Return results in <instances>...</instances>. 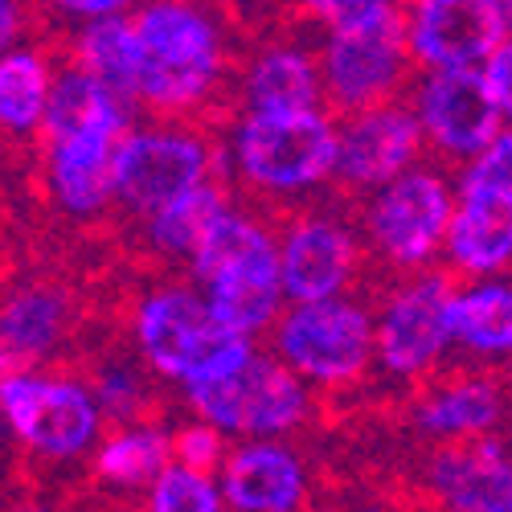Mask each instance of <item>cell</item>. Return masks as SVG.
I'll use <instances>...</instances> for the list:
<instances>
[{
	"instance_id": "6da1fadb",
	"label": "cell",
	"mask_w": 512,
	"mask_h": 512,
	"mask_svg": "<svg viewBox=\"0 0 512 512\" xmlns=\"http://www.w3.org/2000/svg\"><path fill=\"white\" fill-rule=\"evenodd\" d=\"M140 111L197 119L230 82V41L222 21L197 0H140Z\"/></svg>"
},
{
	"instance_id": "7a4b0ae2",
	"label": "cell",
	"mask_w": 512,
	"mask_h": 512,
	"mask_svg": "<svg viewBox=\"0 0 512 512\" xmlns=\"http://www.w3.org/2000/svg\"><path fill=\"white\" fill-rule=\"evenodd\" d=\"M222 168L254 205H300L336 177V111H250L226 127Z\"/></svg>"
},
{
	"instance_id": "3957f363",
	"label": "cell",
	"mask_w": 512,
	"mask_h": 512,
	"mask_svg": "<svg viewBox=\"0 0 512 512\" xmlns=\"http://www.w3.org/2000/svg\"><path fill=\"white\" fill-rule=\"evenodd\" d=\"M127 336H132V353L173 390L226 377L263 345V340L230 332L213 316L205 291L193 279H168L140 291L132 320H127Z\"/></svg>"
},
{
	"instance_id": "277c9868",
	"label": "cell",
	"mask_w": 512,
	"mask_h": 512,
	"mask_svg": "<svg viewBox=\"0 0 512 512\" xmlns=\"http://www.w3.org/2000/svg\"><path fill=\"white\" fill-rule=\"evenodd\" d=\"M455 197L459 185L443 160H418L402 177L365 193L357 205V226L369 259L390 275H410L443 263Z\"/></svg>"
},
{
	"instance_id": "5b68a950",
	"label": "cell",
	"mask_w": 512,
	"mask_h": 512,
	"mask_svg": "<svg viewBox=\"0 0 512 512\" xmlns=\"http://www.w3.org/2000/svg\"><path fill=\"white\" fill-rule=\"evenodd\" d=\"M185 410L230 439H291L312 422L316 390L275 349H254L238 369L177 390Z\"/></svg>"
},
{
	"instance_id": "8992f818",
	"label": "cell",
	"mask_w": 512,
	"mask_h": 512,
	"mask_svg": "<svg viewBox=\"0 0 512 512\" xmlns=\"http://www.w3.org/2000/svg\"><path fill=\"white\" fill-rule=\"evenodd\" d=\"M0 426L46 463H82L107 431L91 377L50 365L0 373Z\"/></svg>"
},
{
	"instance_id": "52a82bcc",
	"label": "cell",
	"mask_w": 512,
	"mask_h": 512,
	"mask_svg": "<svg viewBox=\"0 0 512 512\" xmlns=\"http://www.w3.org/2000/svg\"><path fill=\"white\" fill-rule=\"evenodd\" d=\"M451 287L455 275L447 267L390 275L373 304V369L386 381L422 386L451 361Z\"/></svg>"
},
{
	"instance_id": "ba28073f",
	"label": "cell",
	"mask_w": 512,
	"mask_h": 512,
	"mask_svg": "<svg viewBox=\"0 0 512 512\" xmlns=\"http://www.w3.org/2000/svg\"><path fill=\"white\" fill-rule=\"evenodd\" d=\"M267 340L316 394L353 390L373 373V304L357 291L287 304Z\"/></svg>"
},
{
	"instance_id": "9c48e42d",
	"label": "cell",
	"mask_w": 512,
	"mask_h": 512,
	"mask_svg": "<svg viewBox=\"0 0 512 512\" xmlns=\"http://www.w3.org/2000/svg\"><path fill=\"white\" fill-rule=\"evenodd\" d=\"M222 177V148L205 136L197 119H136L119 144L115 168V209L136 226L181 193Z\"/></svg>"
},
{
	"instance_id": "30bf717a",
	"label": "cell",
	"mask_w": 512,
	"mask_h": 512,
	"mask_svg": "<svg viewBox=\"0 0 512 512\" xmlns=\"http://www.w3.org/2000/svg\"><path fill=\"white\" fill-rule=\"evenodd\" d=\"M316 54L324 74V99L336 115L406 95L414 78V58L406 46L402 0L357 21L328 25Z\"/></svg>"
},
{
	"instance_id": "8fae6325",
	"label": "cell",
	"mask_w": 512,
	"mask_h": 512,
	"mask_svg": "<svg viewBox=\"0 0 512 512\" xmlns=\"http://www.w3.org/2000/svg\"><path fill=\"white\" fill-rule=\"evenodd\" d=\"M132 123L136 111L91 123L41 127V181H46V197L54 201V209H62L74 222H91L115 205L119 144Z\"/></svg>"
},
{
	"instance_id": "7c38bea8",
	"label": "cell",
	"mask_w": 512,
	"mask_h": 512,
	"mask_svg": "<svg viewBox=\"0 0 512 512\" xmlns=\"http://www.w3.org/2000/svg\"><path fill=\"white\" fill-rule=\"evenodd\" d=\"M406 103L422 127L426 156H435L451 168L467 164L504 127V115L480 66L414 70Z\"/></svg>"
},
{
	"instance_id": "4fadbf2b",
	"label": "cell",
	"mask_w": 512,
	"mask_h": 512,
	"mask_svg": "<svg viewBox=\"0 0 512 512\" xmlns=\"http://www.w3.org/2000/svg\"><path fill=\"white\" fill-rule=\"evenodd\" d=\"M365 238L353 218L336 209H300L279 218V271L287 287V304L328 300V295L357 291L365 275Z\"/></svg>"
},
{
	"instance_id": "5bb4252c",
	"label": "cell",
	"mask_w": 512,
	"mask_h": 512,
	"mask_svg": "<svg viewBox=\"0 0 512 512\" xmlns=\"http://www.w3.org/2000/svg\"><path fill=\"white\" fill-rule=\"evenodd\" d=\"M418 160H426V140H422V127H418L406 95L336 115V177H332V185H340L349 197L361 201L377 185L402 177Z\"/></svg>"
},
{
	"instance_id": "9a60e30c",
	"label": "cell",
	"mask_w": 512,
	"mask_h": 512,
	"mask_svg": "<svg viewBox=\"0 0 512 512\" xmlns=\"http://www.w3.org/2000/svg\"><path fill=\"white\" fill-rule=\"evenodd\" d=\"M414 70L484 66L512 33L508 0H402Z\"/></svg>"
},
{
	"instance_id": "2e32d148",
	"label": "cell",
	"mask_w": 512,
	"mask_h": 512,
	"mask_svg": "<svg viewBox=\"0 0 512 512\" xmlns=\"http://www.w3.org/2000/svg\"><path fill=\"white\" fill-rule=\"evenodd\" d=\"M512 414V381H504L492 365L476 369H439L435 377H426L410 418L414 431L431 443H463L504 431V422Z\"/></svg>"
},
{
	"instance_id": "e0dca14e",
	"label": "cell",
	"mask_w": 512,
	"mask_h": 512,
	"mask_svg": "<svg viewBox=\"0 0 512 512\" xmlns=\"http://www.w3.org/2000/svg\"><path fill=\"white\" fill-rule=\"evenodd\" d=\"M422 488L451 512H512V439L496 431L435 443L422 463Z\"/></svg>"
},
{
	"instance_id": "ac0fdd59",
	"label": "cell",
	"mask_w": 512,
	"mask_h": 512,
	"mask_svg": "<svg viewBox=\"0 0 512 512\" xmlns=\"http://www.w3.org/2000/svg\"><path fill=\"white\" fill-rule=\"evenodd\" d=\"M218 480L234 512H300L312 504L308 459L291 439H234Z\"/></svg>"
},
{
	"instance_id": "d6986e66",
	"label": "cell",
	"mask_w": 512,
	"mask_h": 512,
	"mask_svg": "<svg viewBox=\"0 0 512 512\" xmlns=\"http://www.w3.org/2000/svg\"><path fill=\"white\" fill-rule=\"evenodd\" d=\"M74 295L62 283H17L0 295V373L50 365L74 332Z\"/></svg>"
},
{
	"instance_id": "ffe728a7",
	"label": "cell",
	"mask_w": 512,
	"mask_h": 512,
	"mask_svg": "<svg viewBox=\"0 0 512 512\" xmlns=\"http://www.w3.org/2000/svg\"><path fill=\"white\" fill-rule=\"evenodd\" d=\"M443 267L455 279L512 271V185H459Z\"/></svg>"
},
{
	"instance_id": "44dd1931",
	"label": "cell",
	"mask_w": 512,
	"mask_h": 512,
	"mask_svg": "<svg viewBox=\"0 0 512 512\" xmlns=\"http://www.w3.org/2000/svg\"><path fill=\"white\" fill-rule=\"evenodd\" d=\"M193 283L205 291L209 312L230 332H242L250 340H267L275 320L287 308V287H283V271H279V242L267 250L246 254V259H234V263L209 271Z\"/></svg>"
},
{
	"instance_id": "7402d4cb",
	"label": "cell",
	"mask_w": 512,
	"mask_h": 512,
	"mask_svg": "<svg viewBox=\"0 0 512 512\" xmlns=\"http://www.w3.org/2000/svg\"><path fill=\"white\" fill-rule=\"evenodd\" d=\"M238 107L250 111H308L328 107L320 54L304 41H267L234 74Z\"/></svg>"
},
{
	"instance_id": "603a6c76",
	"label": "cell",
	"mask_w": 512,
	"mask_h": 512,
	"mask_svg": "<svg viewBox=\"0 0 512 512\" xmlns=\"http://www.w3.org/2000/svg\"><path fill=\"white\" fill-rule=\"evenodd\" d=\"M91 476L111 496H140L152 488V480L173 463V426L160 418H136L115 422L103 431V439L91 451Z\"/></svg>"
},
{
	"instance_id": "cb8c5ba5",
	"label": "cell",
	"mask_w": 512,
	"mask_h": 512,
	"mask_svg": "<svg viewBox=\"0 0 512 512\" xmlns=\"http://www.w3.org/2000/svg\"><path fill=\"white\" fill-rule=\"evenodd\" d=\"M455 353L476 365H512V271L459 279L451 287Z\"/></svg>"
},
{
	"instance_id": "d4e9b609",
	"label": "cell",
	"mask_w": 512,
	"mask_h": 512,
	"mask_svg": "<svg viewBox=\"0 0 512 512\" xmlns=\"http://www.w3.org/2000/svg\"><path fill=\"white\" fill-rule=\"evenodd\" d=\"M58 58L41 46H9L0 54V132L13 140H37L50 111Z\"/></svg>"
},
{
	"instance_id": "484cf974",
	"label": "cell",
	"mask_w": 512,
	"mask_h": 512,
	"mask_svg": "<svg viewBox=\"0 0 512 512\" xmlns=\"http://www.w3.org/2000/svg\"><path fill=\"white\" fill-rule=\"evenodd\" d=\"M66 62L82 66L99 82H107L111 91H119L123 99H132L140 107V33H136L132 13L74 25L66 41Z\"/></svg>"
},
{
	"instance_id": "4316f807",
	"label": "cell",
	"mask_w": 512,
	"mask_h": 512,
	"mask_svg": "<svg viewBox=\"0 0 512 512\" xmlns=\"http://www.w3.org/2000/svg\"><path fill=\"white\" fill-rule=\"evenodd\" d=\"M230 185L222 177H209L205 185L181 193L177 201L160 205L156 213L140 222V234H144V246L164 263H189L197 242L205 238V230L213 226V218L230 205Z\"/></svg>"
},
{
	"instance_id": "83f0119b",
	"label": "cell",
	"mask_w": 512,
	"mask_h": 512,
	"mask_svg": "<svg viewBox=\"0 0 512 512\" xmlns=\"http://www.w3.org/2000/svg\"><path fill=\"white\" fill-rule=\"evenodd\" d=\"M156 373L132 353V357H103L91 369V390L107 414V426L136 422L156 410Z\"/></svg>"
},
{
	"instance_id": "f1b7e54d",
	"label": "cell",
	"mask_w": 512,
	"mask_h": 512,
	"mask_svg": "<svg viewBox=\"0 0 512 512\" xmlns=\"http://www.w3.org/2000/svg\"><path fill=\"white\" fill-rule=\"evenodd\" d=\"M144 508H152V512H222L226 496H222L218 472H201V467L173 459L144 492Z\"/></svg>"
},
{
	"instance_id": "f546056e",
	"label": "cell",
	"mask_w": 512,
	"mask_h": 512,
	"mask_svg": "<svg viewBox=\"0 0 512 512\" xmlns=\"http://www.w3.org/2000/svg\"><path fill=\"white\" fill-rule=\"evenodd\" d=\"M230 443H234L230 435H222L218 426L197 418V414H189L181 426H173V459L201 467V472H218Z\"/></svg>"
},
{
	"instance_id": "4dcf8cb0",
	"label": "cell",
	"mask_w": 512,
	"mask_h": 512,
	"mask_svg": "<svg viewBox=\"0 0 512 512\" xmlns=\"http://www.w3.org/2000/svg\"><path fill=\"white\" fill-rule=\"evenodd\" d=\"M455 181L459 185H512V123H504L472 160L455 168Z\"/></svg>"
},
{
	"instance_id": "1f68e13d",
	"label": "cell",
	"mask_w": 512,
	"mask_h": 512,
	"mask_svg": "<svg viewBox=\"0 0 512 512\" xmlns=\"http://www.w3.org/2000/svg\"><path fill=\"white\" fill-rule=\"evenodd\" d=\"M50 17H58L62 25H87L99 17H115V13H132L140 0H37Z\"/></svg>"
},
{
	"instance_id": "d6a6232c",
	"label": "cell",
	"mask_w": 512,
	"mask_h": 512,
	"mask_svg": "<svg viewBox=\"0 0 512 512\" xmlns=\"http://www.w3.org/2000/svg\"><path fill=\"white\" fill-rule=\"evenodd\" d=\"M480 70H484V78H488V91H492V99H496L504 123H512V33L492 50V58H488Z\"/></svg>"
},
{
	"instance_id": "836d02e7",
	"label": "cell",
	"mask_w": 512,
	"mask_h": 512,
	"mask_svg": "<svg viewBox=\"0 0 512 512\" xmlns=\"http://www.w3.org/2000/svg\"><path fill=\"white\" fill-rule=\"evenodd\" d=\"M386 5H394V0H300V9H304L320 29L340 25V21H357V17L377 13V9H386Z\"/></svg>"
},
{
	"instance_id": "e575fe53",
	"label": "cell",
	"mask_w": 512,
	"mask_h": 512,
	"mask_svg": "<svg viewBox=\"0 0 512 512\" xmlns=\"http://www.w3.org/2000/svg\"><path fill=\"white\" fill-rule=\"evenodd\" d=\"M25 25H29V0H0V54L25 41Z\"/></svg>"
},
{
	"instance_id": "d590c367",
	"label": "cell",
	"mask_w": 512,
	"mask_h": 512,
	"mask_svg": "<svg viewBox=\"0 0 512 512\" xmlns=\"http://www.w3.org/2000/svg\"><path fill=\"white\" fill-rule=\"evenodd\" d=\"M508 5H512V0H508Z\"/></svg>"
}]
</instances>
